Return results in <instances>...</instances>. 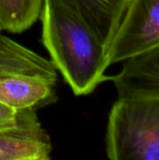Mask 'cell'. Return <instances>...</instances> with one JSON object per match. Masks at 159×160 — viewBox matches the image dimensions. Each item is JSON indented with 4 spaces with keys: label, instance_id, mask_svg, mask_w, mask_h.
<instances>
[{
    "label": "cell",
    "instance_id": "cell-1",
    "mask_svg": "<svg viewBox=\"0 0 159 160\" xmlns=\"http://www.w3.org/2000/svg\"><path fill=\"white\" fill-rule=\"evenodd\" d=\"M41 42L76 96H87L109 76L107 48L70 0H43Z\"/></svg>",
    "mask_w": 159,
    "mask_h": 160
},
{
    "label": "cell",
    "instance_id": "cell-2",
    "mask_svg": "<svg viewBox=\"0 0 159 160\" xmlns=\"http://www.w3.org/2000/svg\"><path fill=\"white\" fill-rule=\"evenodd\" d=\"M57 80L51 60L0 34V102L37 111L57 100Z\"/></svg>",
    "mask_w": 159,
    "mask_h": 160
},
{
    "label": "cell",
    "instance_id": "cell-3",
    "mask_svg": "<svg viewBox=\"0 0 159 160\" xmlns=\"http://www.w3.org/2000/svg\"><path fill=\"white\" fill-rule=\"evenodd\" d=\"M105 143L111 160H159V98H118L109 113Z\"/></svg>",
    "mask_w": 159,
    "mask_h": 160
},
{
    "label": "cell",
    "instance_id": "cell-4",
    "mask_svg": "<svg viewBox=\"0 0 159 160\" xmlns=\"http://www.w3.org/2000/svg\"><path fill=\"white\" fill-rule=\"evenodd\" d=\"M159 46V0H129L110 43V66Z\"/></svg>",
    "mask_w": 159,
    "mask_h": 160
},
{
    "label": "cell",
    "instance_id": "cell-5",
    "mask_svg": "<svg viewBox=\"0 0 159 160\" xmlns=\"http://www.w3.org/2000/svg\"><path fill=\"white\" fill-rule=\"evenodd\" d=\"M52 145L37 111L19 110L17 124L0 128V160H49Z\"/></svg>",
    "mask_w": 159,
    "mask_h": 160
},
{
    "label": "cell",
    "instance_id": "cell-6",
    "mask_svg": "<svg viewBox=\"0 0 159 160\" xmlns=\"http://www.w3.org/2000/svg\"><path fill=\"white\" fill-rule=\"evenodd\" d=\"M108 80L118 98H159V46L124 61L120 72Z\"/></svg>",
    "mask_w": 159,
    "mask_h": 160
},
{
    "label": "cell",
    "instance_id": "cell-7",
    "mask_svg": "<svg viewBox=\"0 0 159 160\" xmlns=\"http://www.w3.org/2000/svg\"><path fill=\"white\" fill-rule=\"evenodd\" d=\"M82 13L107 48L119 26L129 0H70Z\"/></svg>",
    "mask_w": 159,
    "mask_h": 160
},
{
    "label": "cell",
    "instance_id": "cell-8",
    "mask_svg": "<svg viewBox=\"0 0 159 160\" xmlns=\"http://www.w3.org/2000/svg\"><path fill=\"white\" fill-rule=\"evenodd\" d=\"M43 0H0V27L22 33L38 20Z\"/></svg>",
    "mask_w": 159,
    "mask_h": 160
},
{
    "label": "cell",
    "instance_id": "cell-9",
    "mask_svg": "<svg viewBox=\"0 0 159 160\" xmlns=\"http://www.w3.org/2000/svg\"><path fill=\"white\" fill-rule=\"evenodd\" d=\"M18 111L0 102V128H10L17 124Z\"/></svg>",
    "mask_w": 159,
    "mask_h": 160
},
{
    "label": "cell",
    "instance_id": "cell-10",
    "mask_svg": "<svg viewBox=\"0 0 159 160\" xmlns=\"http://www.w3.org/2000/svg\"><path fill=\"white\" fill-rule=\"evenodd\" d=\"M1 31H2V29H1V27H0V33H1Z\"/></svg>",
    "mask_w": 159,
    "mask_h": 160
}]
</instances>
